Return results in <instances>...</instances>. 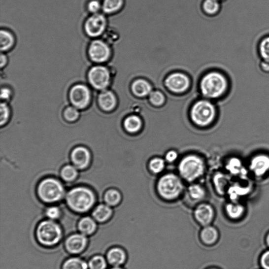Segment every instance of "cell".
Masks as SVG:
<instances>
[{
	"instance_id": "cell-48",
	"label": "cell",
	"mask_w": 269,
	"mask_h": 269,
	"mask_svg": "<svg viewBox=\"0 0 269 269\" xmlns=\"http://www.w3.org/2000/svg\"><path fill=\"white\" fill-rule=\"evenodd\" d=\"M110 269H124L121 267H113L112 268Z\"/></svg>"
},
{
	"instance_id": "cell-19",
	"label": "cell",
	"mask_w": 269,
	"mask_h": 269,
	"mask_svg": "<svg viewBox=\"0 0 269 269\" xmlns=\"http://www.w3.org/2000/svg\"><path fill=\"white\" fill-rule=\"evenodd\" d=\"M108 263L113 267H121L128 260V255L126 251L121 247H114L107 253Z\"/></svg>"
},
{
	"instance_id": "cell-46",
	"label": "cell",
	"mask_w": 269,
	"mask_h": 269,
	"mask_svg": "<svg viewBox=\"0 0 269 269\" xmlns=\"http://www.w3.org/2000/svg\"><path fill=\"white\" fill-rule=\"evenodd\" d=\"M7 61L8 60L6 55L3 53H2L1 57H0V67H1L2 69L5 67L7 65Z\"/></svg>"
},
{
	"instance_id": "cell-24",
	"label": "cell",
	"mask_w": 269,
	"mask_h": 269,
	"mask_svg": "<svg viewBox=\"0 0 269 269\" xmlns=\"http://www.w3.org/2000/svg\"><path fill=\"white\" fill-rule=\"evenodd\" d=\"M78 229L84 235H91L96 230L97 225L95 221L90 217L82 218L78 223Z\"/></svg>"
},
{
	"instance_id": "cell-50",
	"label": "cell",
	"mask_w": 269,
	"mask_h": 269,
	"mask_svg": "<svg viewBox=\"0 0 269 269\" xmlns=\"http://www.w3.org/2000/svg\"></svg>"
},
{
	"instance_id": "cell-11",
	"label": "cell",
	"mask_w": 269,
	"mask_h": 269,
	"mask_svg": "<svg viewBox=\"0 0 269 269\" xmlns=\"http://www.w3.org/2000/svg\"><path fill=\"white\" fill-rule=\"evenodd\" d=\"M107 27V20L104 14H92L84 23L85 33L91 37H97L104 34Z\"/></svg>"
},
{
	"instance_id": "cell-25",
	"label": "cell",
	"mask_w": 269,
	"mask_h": 269,
	"mask_svg": "<svg viewBox=\"0 0 269 269\" xmlns=\"http://www.w3.org/2000/svg\"><path fill=\"white\" fill-rule=\"evenodd\" d=\"M225 210L228 217L235 220L239 219L243 216L245 209L242 204L233 202L227 204Z\"/></svg>"
},
{
	"instance_id": "cell-31",
	"label": "cell",
	"mask_w": 269,
	"mask_h": 269,
	"mask_svg": "<svg viewBox=\"0 0 269 269\" xmlns=\"http://www.w3.org/2000/svg\"><path fill=\"white\" fill-rule=\"evenodd\" d=\"M258 52L262 60L269 61V35L261 39L258 46Z\"/></svg>"
},
{
	"instance_id": "cell-29",
	"label": "cell",
	"mask_w": 269,
	"mask_h": 269,
	"mask_svg": "<svg viewBox=\"0 0 269 269\" xmlns=\"http://www.w3.org/2000/svg\"><path fill=\"white\" fill-rule=\"evenodd\" d=\"M104 200L109 206H115L122 200L121 193L115 189H110L105 194Z\"/></svg>"
},
{
	"instance_id": "cell-42",
	"label": "cell",
	"mask_w": 269,
	"mask_h": 269,
	"mask_svg": "<svg viewBox=\"0 0 269 269\" xmlns=\"http://www.w3.org/2000/svg\"><path fill=\"white\" fill-rule=\"evenodd\" d=\"M12 96V90L8 87H2L1 90V99L4 102L10 100Z\"/></svg>"
},
{
	"instance_id": "cell-9",
	"label": "cell",
	"mask_w": 269,
	"mask_h": 269,
	"mask_svg": "<svg viewBox=\"0 0 269 269\" xmlns=\"http://www.w3.org/2000/svg\"><path fill=\"white\" fill-rule=\"evenodd\" d=\"M69 99L74 107L77 109H84L90 103L91 100L90 89L86 85L77 84L70 89Z\"/></svg>"
},
{
	"instance_id": "cell-43",
	"label": "cell",
	"mask_w": 269,
	"mask_h": 269,
	"mask_svg": "<svg viewBox=\"0 0 269 269\" xmlns=\"http://www.w3.org/2000/svg\"><path fill=\"white\" fill-rule=\"evenodd\" d=\"M260 263L264 269H269V250L264 253L261 257Z\"/></svg>"
},
{
	"instance_id": "cell-30",
	"label": "cell",
	"mask_w": 269,
	"mask_h": 269,
	"mask_svg": "<svg viewBox=\"0 0 269 269\" xmlns=\"http://www.w3.org/2000/svg\"><path fill=\"white\" fill-rule=\"evenodd\" d=\"M203 9L208 14L217 15L221 9L219 0H205L203 4Z\"/></svg>"
},
{
	"instance_id": "cell-7",
	"label": "cell",
	"mask_w": 269,
	"mask_h": 269,
	"mask_svg": "<svg viewBox=\"0 0 269 269\" xmlns=\"http://www.w3.org/2000/svg\"><path fill=\"white\" fill-rule=\"evenodd\" d=\"M37 192L43 202L53 203L60 201L65 195L64 187L60 182L53 178L43 180L39 184Z\"/></svg>"
},
{
	"instance_id": "cell-33",
	"label": "cell",
	"mask_w": 269,
	"mask_h": 269,
	"mask_svg": "<svg viewBox=\"0 0 269 269\" xmlns=\"http://www.w3.org/2000/svg\"><path fill=\"white\" fill-rule=\"evenodd\" d=\"M78 172L75 166L67 165L65 166L61 171V176L67 181L74 180L77 176Z\"/></svg>"
},
{
	"instance_id": "cell-41",
	"label": "cell",
	"mask_w": 269,
	"mask_h": 269,
	"mask_svg": "<svg viewBox=\"0 0 269 269\" xmlns=\"http://www.w3.org/2000/svg\"><path fill=\"white\" fill-rule=\"evenodd\" d=\"M46 215L52 220L59 218L61 215V212L59 208L57 207H51L47 209Z\"/></svg>"
},
{
	"instance_id": "cell-36",
	"label": "cell",
	"mask_w": 269,
	"mask_h": 269,
	"mask_svg": "<svg viewBox=\"0 0 269 269\" xmlns=\"http://www.w3.org/2000/svg\"><path fill=\"white\" fill-rule=\"evenodd\" d=\"M105 259L100 256L94 257L89 262L90 269H105L106 267Z\"/></svg>"
},
{
	"instance_id": "cell-35",
	"label": "cell",
	"mask_w": 269,
	"mask_h": 269,
	"mask_svg": "<svg viewBox=\"0 0 269 269\" xmlns=\"http://www.w3.org/2000/svg\"><path fill=\"white\" fill-rule=\"evenodd\" d=\"M149 100L153 105L160 106L164 103L165 97L161 92L155 91L149 95Z\"/></svg>"
},
{
	"instance_id": "cell-15",
	"label": "cell",
	"mask_w": 269,
	"mask_h": 269,
	"mask_svg": "<svg viewBox=\"0 0 269 269\" xmlns=\"http://www.w3.org/2000/svg\"><path fill=\"white\" fill-rule=\"evenodd\" d=\"M71 160L76 168L82 169L89 166L91 154L89 150L85 147H77L71 154Z\"/></svg>"
},
{
	"instance_id": "cell-4",
	"label": "cell",
	"mask_w": 269,
	"mask_h": 269,
	"mask_svg": "<svg viewBox=\"0 0 269 269\" xmlns=\"http://www.w3.org/2000/svg\"><path fill=\"white\" fill-rule=\"evenodd\" d=\"M184 185L181 179L173 173L162 176L157 184L158 193L166 200H173L183 192Z\"/></svg>"
},
{
	"instance_id": "cell-38",
	"label": "cell",
	"mask_w": 269,
	"mask_h": 269,
	"mask_svg": "<svg viewBox=\"0 0 269 269\" xmlns=\"http://www.w3.org/2000/svg\"><path fill=\"white\" fill-rule=\"evenodd\" d=\"M241 162L235 158L229 161L227 165V169L233 174L239 173L241 170Z\"/></svg>"
},
{
	"instance_id": "cell-14",
	"label": "cell",
	"mask_w": 269,
	"mask_h": 269,
	"mask_svg": "<svg viewBox=\"0 0 269 269\" xmlns=\"http://www.w3.org/2000/svg\"><path fill=\"white\" fill-rule=\"evenodd\" d=\"M250 169L256 176L262 177L269 171V156L259 154L252 158Z\"/></svg>"
},
{
	"instance_id": "cell-32",
	"label": "cell",
	"mask_w": 269,
	"mask_h": 269,
	"mask_svg": "<svg viewBox=\"0 0 269 269\" xmlns=\"http://www.w3.org/2000/svg\"><path fill=\"white\" fill-rule=\"evenodd\" d=\"M89 266L83 260L77 258H70L65 262L63 269H88Z\"/></svg>"
},
{
	"instance_id": "cell-40",
	"label": "cell",
	"mask_w": 269,
	"mask_h": 269,
	"mask_svg": "<svg viewBox=\"0 0 269 269\" xmlns=\"http://www.w3.org/2000/svg\"><path fill=\"white\" fill-rule=\"evenodd\" d=\"M101 7L102 5L98 1V0H92V1H90L88 5V10L92 14L99 13Z\"/></svg>"
},
{
	"instance_id": "cell-13",
	"label": "cell",
	"mask_w": 269,
	"mask_h": 269,
	"mask_svg": "<svg viewBox=\"0 0 269 269\" xmlns=\"http://www.w3.org/2000/svg\"><path fill=\"white\" fill-rule=\"evenodd\" d=\"M194 216L198 224L202 227L210 225L214 220V209L208 203H203L197 205L194 210Z\"/></svg>"
},
{
	"instance_id": "cell-17",
	"label": "cell",
	"mask_w": 269,
	"mask_h": 269,
	"mask_svg": "<svg viewBox=\"0 0 269 269\" xmlns=\"http://www.w3.org/2000/svg\"><path fill=\"white\" fill-rule=\"evenodd\" d=\"M100 107L104 111L109 112L113 110L117 104V99L114 93L107 89L101 91L98 97Z\"/></svg>"
},
{
	"instance_id": "cell-23",
	"label": "cell",
	"mask_w": 269,
	"mask_h": 269,
	"mask_svg": "<svg viewBox=\"0 0 269 269\" xmlns=\"http://www.w3.org/2000/svg\"><path fill=\"white\" fill-rule=\"evenodd\" d=\"M187 195L189 199L194 202H199L203 200L205 197V189L199 184H193L189 186Z\"/></svg>"
},
{
	"instance_id": "cell-45",
	"label": "cell",
	"mask_w": 269,
	"mask_h": 269,
	"mask_svg": "<svg viewBox=\"0 0 269 269\" xmlns=\"http://www.w3.org/2000/svg\"><path fill=\"white\" fill-rule=\"evenodd\" d=\"M260 67L264 73L269 74V61L262 60L260 62Z\"/></svg>"
},
{
	"instance_id": "cell-10",
	"label": "cell",
	"mask_w": 269,
	"mask_h": 269,
	"mask_svg": "<svg viewBox=\"0 0 269 269\" xmlns=\"http://www.w3.org/2000/svg\"><path fill=\"white\" fill-rule=\"evenodd\" d=\"M88 55L90 59L97 64L107 62L111 55L108 44L101 39H95L89 45Z\"/></svg>"
},
{
	"instance_id": "cell-49",
	"label": "cell",
	"mask_w": 269,
	"mask_h": 269,
	"mask_svg": "<svg viewBox=\"0 0 269 269\" xmlns=\"http://www.w3.org/2000/svg\"><path fill=\"white\" fill-rule=\"evenodd\" d=\"M207 269H219L216 268H208Z\"/></svg>"
},
{
	"instance_id": "cell-5",
	"label": "cell",
	"mask_w": 269,
	"mask_h": 269,
	"mask_svg": "<svg viewBox=\"0 0 269 269\" xmlns=\"http://www.w3.org/2000/svg\"><path fill=\"white\" fill-rule=\"evenodd\" d=\"M62 232L60 226L52 220H45L39 224L36 230L38 242L45 246H53L61 240Z\"/></svg>"
},
{
	"instance_id": "cell-37",
	"label": "cell",
	"mask_w": 269,
	"mask_h": 269,
	"mask_svg": "<svg viewBox=\"0 0 269 269\" xmlns=\"http://www.w3.org/2000/svg\"><path fill=\"white\" fill-rule=\"evenodd\" d=\"M64 115L66 119L69 122L76 121L79 117L78 109L72 106L67 107L65 111Z\"/></svg>"
},
{
	"instance_id": "cell-34",
	"label": "cell",
	"mask_w": 269,
	"mask_h": 269,
	"mask_svg": "<svg viewBox=\"0 0 269 269\" xmlns=\"http://www.w3.org/2000/svg\"><path fill=\"white\" fill-rule=\"evenodd\" d=\"M150 170L155 173H159L163 171L165 168V161L161 158H154L149 164Z\"/></svg>"
},
{
	"instance_id": "cell-16",
	"label": "cell",
	"mask_w": 269,
	"mask_h": 269,
	"mask_svg": "<svg viewBox=\"0 0 269 269\" xmlns=\"http://www.w3.org/2000/svg\"><path fill=\"white\" fill-rule=\"evenodd\" d=\"M88 239L84 235L75 234L70 235L67 240L66 247L70 254H77L85 248Z\"/></svg>"
},
{
	"instance_id": "cell-18",
	"label": "cell",
	"mask_w": 269,
	"mask_h": 269,
	"mask_svg": "<svg viewBox=\"0 0 269 269\" xmlns=\"http://www.w3.org/2000/svg\"><path fill=\"white\" fill-rule=\"evenodd\" d=\"M200 236L203 244L205 246H211L218 242L219 233L216 227L210 225L202 227Z\"/></svg>"
},
{
	"instance_id": "cell-21",
	"label": "cell",
	"mask_w": 269,
	"mask_h": 269,
	"mask_svg": "<svg viewBox=\"0 0 269 269\" xmlns=\"http://www.w3.org/2000/svg\"><path fill=\"white\" fill-rule=\"evenodd\" d=\"M112 213V209L109 205L100 204L94 210L93 216L99 222L104 223L111 217Z\"/></svg>"
},
{
	"instance_id": "cell-44",
	"label": "cell",
	"mask_w": 269,
	"mask_h": 269,
	"mask_svg": "<svg viewBox=\"0 0 269 269\" xmlns=\"http://www.w3.org/2000/svg\"><path fill=\"white\" fill-rule=\"evenodd\" d=\"M178 153L175 150H170L165 156L166 160L169 163H172L177 160Z\"/></svg>"
},
{
	"instance_id": "cell-12",
	"label": "cell",
	"mask_w": 269,
	"mask_h": 269,
	"mask_svg": "<svg viewBox=\"0 0 269 269\" xmlns=\"http://www.w3.org/2000/svg\"><path fill=\"white\" fill-rule=\"evenodd\" d=\"M165 85L170 91L180 93L186 91L189 88L190 80L186 75L175 73L166 78Z\"/></svg>"
},
{
	"instance_id": "cell-2",
	"label": "cell",
	"mask_w": 269,
	"mask_h": 269,
	"mask_svg": "<svg viewBox=\"0 0 269 269\" xmlns=\"http://www.w3.org/2000/svg\"><path fill=\"white\" fill-rule=\"evenodd\" d=\"M96 201L94 194L88 188L77 187L69 192L67 202L70 209L77 212L89 211Z\"/></svg>"
},
{
	"instance_id": "cell-47",
	"label": "cell",
	"mask_w": 269,
	"mask_h": 269,
	"mask_svg": "<svg viewBox=\"0 0 269 269\" xmlns=\"http://www.w3.org/2000/svg\"><path fill=\"white\" fill-rule=\"evenodd\" d=\"M266 242L269 247V233L268 234L266 238Z\"/></svg>"
},
{
	"instance_id": "cell-1",
	"label": "cell",
	"mask_w": 269,
	"mask_h": 269,
	"mask_svg": "<svg viewBox=\"0 0 269 269\" xmlns=\"http://www.w3.org/2000/svg\"><path fill=\"white\" fill-rule=\"evenodd\" d=\"M231 88L230 79L223 71L216 70L205 75L201 83L203 96L208 99L217 100L226 98Z\"/></svg>"
},
{
	"instance_id": "cell-39",
	"label": "cell",
	"mask_w": 269,
	"mask_h": 269,
	"mask_svg": "<svg viewBox=\"0 0 269 269\" xmlns=\"http://www.w3.org/2000/svg\"><path fill=\"white\" fill-rule=\"evenodd\" d=\"M1 118H0V124L1 126L5 124L9 120L10 116V108L6 103V102H1Z\"/></svg>"
},
{
	"instance_id": "cell-22",
	"label": "cell",
	"mask_w": 269,
	"mask_h": 269,
	"mask_svg": "<svg viewBox=\"0 0 269 269\" xmlns=\"http://www.w3.org/2000/svg\"><path fill=\"white\" fill-rule=\"evenodd\" d=\"M15 43V38L10 31L1 30L0 32V49L2 53L11 49Z\"/></svg>"
},
{
	"instance_id": "cell-20",
	"label": "cell",
	"mask_w": 269,
	"mask_h": 269,
	"mask_svg": "<svg viewBox=\"0 0 269 269\" xmlns=\"http://www.w3.org/2000/svg\"><path fill=\"white\" fill-rule=\"evenodd\" d=\"M132 90L136 96L142 98L149 96L152 92V87L147 81L138 79L133 83Z\"/></svg>"
},
{
	"instance_id": "cell-28",
	"label": "cell",
	"mask_w": 269,
	"mask_h": 269,
	"mask_svg": "<svg viewBox=\"0 0 269 269\" xmlns=\"http://www.w3.org/2000/svg\"><path fill=\"white\" fill-rule=\"evenodd\" d=\"M216 191L220 195L224 194L228 188L229 180L224 174L218 173L213 178Z\"/></svg>"
},
{
	"instance_id": "cell-26",
	"label": "cell",
	"mask_w": 269,
	"mask_h": 269,
	"mask_svg": "<svg viewBox=\"0 0 269 269\" xmlns=\"http://www.w3.org/2000/svg\"><path fill=\"white\" fill-rule=\"evenodd\" d=\"M124 126L128 132L135 133L141 129L142 121L138 116L131 115L126 118L124 122Z\"/></svg>"
},
{
	"instance_id": "cell-8",
	"label": "cell",
	"mask_w": 269,
	"mask_h": 269,
	"mask_svg": "<svg viewBox=\"0 0 269 269\" xmlns=\"http://www.w3.org/2000/svg\"><path fill=\"white\" fill-rule=\"evenodd\" d=\"M88 79L93 88L101 91L107 89L111 80V74L107 67L99 65L89 69Z\"/></svg>"
},
{
	"instance_id": "cell-3",
	"label": "cell",
	"mask_w": 269,
	"mask_h": 269,
	"mask_svg": "<svg viewBox=\"0 0 269 269\" xmlns=\"http://www.w3.org/2000/svg\"><path fill=\"white\" fill-rule=\"evenodd\" d=\"M205 165L202 158L196 155L184 157L178 165V170L182 177L188 181H193L203 175Z\"/></svg>"
},
{
	"instance_id": "cell-6",
	"label": "cell",
	"mask_w": 269,
	"mask_h": 269,
	"mask_svg": "<svg viewBox=\"0 0 269 269\" xmlns=\"http://www.w3.org/2000/svg\"><path fill=\"white\" fill-rule=\"evenodd\" d=\"M216 115V109L212 102L206 100L198 101L191 109V118L197 125L205 126L211 124Z\"/></svg>"
},
{
	"instance_id": "cell-27",
	"label": "cell",
	"mask_w": 269,
	"mask_h": 269,
	"mask_svg": "<svg viewBox=\"0 0 269 269\" xmlns=\"http://www.w3.org/2000/svg\"><path fill=\"white\" fill-rule=\"evenodd\" d=\"M123 5V0H104L101 9L106 14H112L120 10Z\"/></svg>"
}]
</instances>
